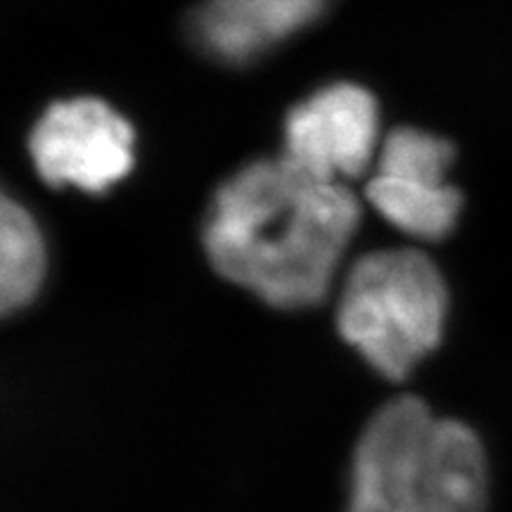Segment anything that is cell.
Wrapping results in <instances>:
<instances>
[{
	"instance_id": "obj_1",
	"label": "cell",
	"mask_w": 512,
	"mask_h": 512,
	"mask_svg": "<svg viewBox=\"0 0 512 512\" xmlns=\"http://www.w3.org/2000/svg\"><path fill=\"white\" fill-rule=\"evenodd\" d=\"M358 221L347 185L283 155L247 164L216 190L202 240L221 278L275 309H304L325 299Z\"/></svg>"
},
{
	"instance_id": "obj_2",
	"label": "cell",
	"mask_w": 512,
	"mask_h": 512,
	"mask_svg": "<svg viewBox=\"0 0 512 512\" xmlns=\"http://www.w3.org/2000/svg\"><path fill=\"white\" fill-rule=\"evenodd\" d=\"M486 494L482 441L422 399L389 401L358 437L349 512H484Z\"/></svg>"
},
{
	"instance_id": "obj_3",
	"label": "cell",
	"mask_w": 512,
	"mask_h": 512,
	"mask_svg": "<svg viewBox=\"0 0 512 512\" xmlns=\"http://www.w3.org/2000/svg\"><path fill=\"white\" fill-rule=\"evenodd\" d=\"M446 306V283L430 256L380 249L351 266L337 328L377 373L399 382L439 344Z\"/></svg>"
},
{
	"instance_id": "obj_4",
	"label": "cell",
	"mask_w": 512,
	"mask_h": 512,
	"mask_svg": "<svg viewBox=\"0 0 512 512\" xmlns=\"http://www.w3.org/2000/svg\"><path fill=\"white\" fill-rule=\"evenodd\" d=\"M36 174L50 188L105 192L133 166V128L98 98L50 105L29 136Z\"/></svg>"
},
{
	"instance_id": "obj_5",
	"label": "cell",
	"mask_w": 512,
	"mask_h": 512,
	"mask_svg": "<svg viewBox=\"0 0 512 512\" xmlns=\"http://www.w3.org/2000/svg\"><path fill=\"white\" fill-rule=\"evenodd\" d=\"M380 143L373 93L356 83H332L290 110L285 157L320 181L342 183L366 174Z\"/></svg>"
},
{
	"instance_id": "obj_6",
	"label": "cell",
	"mask_w": 512,
	"mask_h": 512,
	"mask_svg": "<svg viewBox=\"0 0 512 512\" xmlns=\"http://www.w3.org/2000/svg\"><path fill=\"white\" fill-rule=\"evenodd\" d=\"M328 0H204L192 15V36L216 60L245 64L297 34Z\"/></svg>"
},
{
	"instance_id": "obj_7",
	"label": "cell",
	"mask_w": 512,
	"mask_h": 512,
	"mask_svg": "<svg viewBox=\"0 0 512 512\" xmlns=\"http://www.w3.org/2000/svg\"><path fill=\"white\" fill-rule=\"evenodd\" d=\"M366 200L401 233L427 242L446 238L456 228L463 204L460 192L446 181L382 171L368 181Z\"/></svg>"
},
{
	"instance_id": "obj_8",
	"label": "cell",
	"mask_w": 512,
	"mask_h": 512,
	"mask_svg": "<svg viewBox=\"0 0 512 512\" xmlns=\"http://www.w3.org/2000/svg\"><path fill=\"white\" fill-rule=\"evenodd\" d=\"M46 245L36 221L22 204L3 197L0 204V309H24L41 290Z\"/></svg>"
},
{
	"instance_id": "obj_9",
	"label": "cell",
	"mask_w": 512,
	"mask_h": 512,
	"mask_svg": "<svg viewBox=\"0 0 512 512\" xmlns=\"http://www.w3.org/2000/svg\"><path fill=\"white\" fill-rule=\"evenodd\" d=\"M453 162V145L418 128H396L382 140L377 171L384 174L425 176L446 181Z\"/></svg>"
}]
</instances>
